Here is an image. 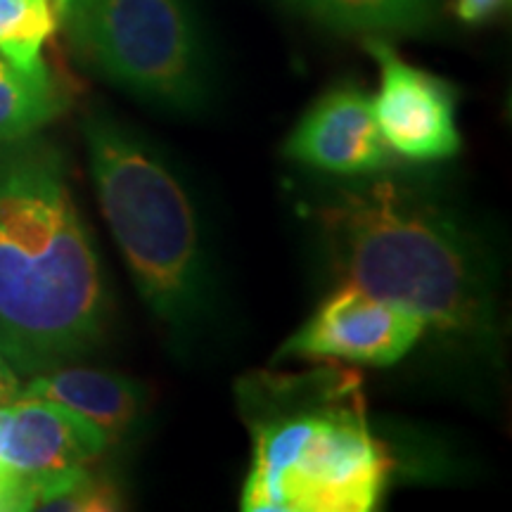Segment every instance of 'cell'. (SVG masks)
<instances>
[{
	"mask_svg": "<svg viewBox=\"0 0 512 512\" xmlns=\"http://www.w3.org/2000/svg\"><path fill=\"white\" fill-rule=\"evenodd\" d=\"M107 294L60 150L27 136L0 143V354L46 373L91 354Z\"/></svg>",
	"mask_w": 512,
	"mask_h": 512,
	"instance_id": "obj_1",
	"label": "cell"
},
{
	"mask_svg": "<svg viewBox=\"0 0 512 512\" xmlns=\"http://www.w3.org/2000/svg\"><path fill=\"white\" fill-rule=\"evenodd\" d=\"M238 406L252 434L242 510L368 512L380 503L392 458L370 430L356 373L264 370L242 377Z\"/></svg>",
	"mask_w": 512,
	"mask_h": 512,
	"instance_id": "obj_2",
	"label": "cell"
},
{
	"mask_svg": "<svg viewBox=\"0 0 512 512\" xmlns=\"http://www.w3.org/2000/svg\"><path fill=\"white\" fill-rule=\"evenodd\" d=\"M318 223L344 285L401 304L441 335L494 337V292L482 249L411 185L387 176L354 185L320 209Z\"/></svg>",
	"mask_w": 512,
	"mask_h": 512,
	"instance_id": "obj_3",
	"label": "cell"
},
{
	"mask_svg": "<svg viewBox=\"0 0 512 512\" xmlns=\"http://www.w3.org/2000/svg\"><path fill=\"white\" fill-rule=\"evenodd\" d=\"M98 200L140 297L159 320L183 328L200 316L207 256L200 219L181 178L152 145L117 121L86 124Z\"/></svg>",
	"mask_w": 512,
	"mask_h": 512,
	"instance_id": "obj_4",
	"label": "cell"
},
{
	"mask_svg": "<svg viewBox=\"0 0 512 512\" xmlns=\"http://www.w3.org/2000/svg\"><path fill=\"white\" fill-rule=\"evenodd\" d=\"M62 22L81 60L136 98L192 110L207 95V53L190 0H74Z\"/></svg>",
	"mask_w": 512,
	"mask_h": 512,
	"instance_id": "obj_5",
	"label": "cell"
},
{
	"mask_svg": "<svg viewBox=\"0 0 512 512\" xmlns=\"http://www.w3.org/2000/svg\"><path fill=\"white\" fill-rule=\"evenodd\" d=\"M107 444L105 432L72 408L19 396L10 403L0 463L34 510L91 475Z\"/></svg>",
	"mask_w": 512,
	"mask_h": 512,
	"instance_id": "obj_6",
	"label": "cell"
},
{
	"mask_svg": "<svg viewBox=\"0 0 512 512\" xmlns=\"http://www.w3.org/2000/svg\"><path fill=\"white\" fill-rule=\"evenodd\" d=\"M427 325L413 311L375 294L342 285L287 339L280 356L332 358L354 366L387 368L413 351Z\"/></svg>",
	"mask_w": 512,
	"mask_h": 512,
	"instance_id": "obj_7",
	"label": "cell"
},
{
	"mask_svg": "<svg viewBox=\"0 0 512 512\" xmlns=\"http://www.w3.org/2000/svg\"><path fill=\"white\" fill-rule=\"evenodd\" d=\"M380 67V91L373 112L384 143L408 162H444L458 155L456 98L446 81L403 62L380 36L368 41Z\"/></svg>",
	"mask_w": 512,
	"mask_h": 512,
	"instance_id": "obj_8",
	"label": "cell"
},
{
	"mask_svg": "<svg viewBox=\"0 0 512 512\" xmlns=\"http://www.w3.org/2000/svg\"><path fill=\"white\" fill-rule=\"evenodd\" d=\"M287 157L337 176H368L394 162L373 112V95L358 86L325 93L299 121L285 145Z\"/></svg>",
	"mask_w": 512,
	"mask_h": 512,
	"instance_id": "obj_9",
	"label": "cell"
},
{
	"mask_svg": "<svg viewBox=\"0 0 512 512\" xmlns=\"http://www.w3.org/2000/svg\"><path fill=\"white\" fill-rule=\"evenodd\" d=\"M19 396L46 399L91 420L105 437L121 439L145 411V392L131 377L93 368H53L38 373Z\"/></svg>",
	"mask_w": 512,
	"mask_h": 512,
	"instance_id": "obj_10",
	"label": "cell"
},
{
	"mask_svg": "<svg viewBox=\"0 0 512 512\" xmlns=\"http://www.w3.org/2000/svg\"><path fill=\"white\" fill-rule=\"evenodd\" d=\"M64 110V95L48 64L17 69L0 55V143L34 136Z\"/></svg>",
	"mask_w": 512,
	"mask_h": 512,
	"instance_id": "obj_11",
	"label": "cell"
},
{
	"mask_svg": "<svg viewBox=\"0 0 512 512\" xmlns=\"http://www.w3.org/2000/svg\"><path fill=\"white\" fill-rule=\"evenodd\" d=\"M332 29L354 34H415L434 15V0H287Z\"/></svg>",
	"mask_w": 512,
	"mask_h": 512,
	"instance_id": "obj_12",
	"label": "cell"
},
{
	"mask_svg": "<svg viewBox=\"0 0 512 512\" xmlns=\"http://www.w3.org/2000/svg\"><path fill=\"white\" fill-rule=\"evenodd\" d=\"M62 17V0H0V55L27 72L43 67V46Z\"/></svg>",
	"mask_w": 512,
	"mask_h": 512,
	"instance_id": "obj_13",
	"label": "cell"
},
{
	"mask_svg": "<svg viewBox=\"0 0 512 512\" xmlns=\"http://www.w3.org/2000/svg\"><path fill=\"white\" fill-rule=\"evenodd\" d=\"M46 510H114L119 508V496L112 489V484H107L100 477H83L81 482H76L72 489L64 491L53 501L43 505Z\"/></svg>",
	"mask_w": 512,
	"mask_h": 512,
	"instance_id": "obj_14",
	"label": "cell"
},
{
	"mask_svg": "<svg viewBox=\"0 0 512 512\" xmlns=\"http://www.w3.org/2000/svg\"><path fill=\"white\" fill-rule=\"evenodd\" d=\"M510 0H453V10L460 22L484 24L496 15H501Z\"/></svg>",
	"mask_w": 512,
	"mask_h": 512,
	"instance_id": "obj_15",
	"label": "cell"
},
{
	"mask_svg": "<svg viewBox=\"0 0 512 512\" xmlns=\"http://www.w3.org/2000/svg\"><path fill=\"white\" fill-rule=\"evenodd\" d=\"M22 384H19L17 370L10 366V361L0 354V406H8L15 399H19Z\"/></svg>",
	"mask_w": 512,
	"mask_h": 512,
	"instance_id": "obj_16",
	"label": "cell"
},
{
	"mask_svg": "<svg viewBox=\"0 0 512 512\" xmlns=\"http://www.w3.org/2000/svg\"><path fill=\"white\" fill-rule=\"evenodd\" d=\"M72 3H74V0H62V8H64V10H67V8H69V5H72Z\"/></svg>",
	"mask_w": 512,
	"mask_h": 512,
	"instance_id": "obj_17",
	"label": "cell"
}]
</instances>
